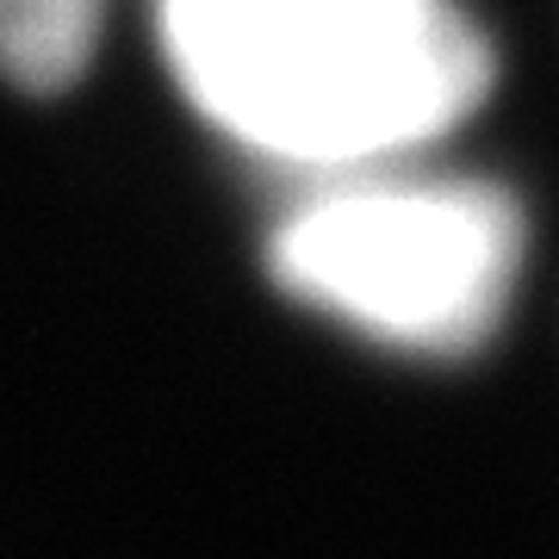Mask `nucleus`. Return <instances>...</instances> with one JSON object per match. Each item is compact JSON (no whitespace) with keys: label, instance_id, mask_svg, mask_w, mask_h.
Masks as SVG:
<instances>
[{"label":"nucleus","instance_id":"f257e3e1","mask_svg":"<svg viewBox=\"0 0 559 559\" xmlns=\"http://www.w3.org/2000/svg\"><path fill=\"white\" fill-rule=\"evenodd\" d=\"M162 44L205 119L305 168L417 150L491 87L454 0H162Z\"/></svg>","mask_w":559,"mask_h":559},{"label":"nucleus","instance_id":"f03ea898","mask_svg":"<svg viewBox=\"0 0 559 559\" xmlns=\"http://www.w3.org/2000/svg\"><path fill=\"white\" fill-rule=\"evenodd\" d=\"M528 218L498 180H348L274 230L267 267L299 305L423 360L503 330Z\"/></svg>","mask_w":559,"mask_h":559},{"label":"nucleus","instance_id":"7ed1b4c3","mask_svg":"<svg viewBox=\"0 0 559 559\" xmlns=\"http://www.w3.org/2000/svg\"><path fill=\"white\" fill-rule=\"evenodd\" d=\"M106 0H0V75L25 94H62L87 69Z\"/></svg>","mask_w":559,"mask_h":559}]
</instances>
